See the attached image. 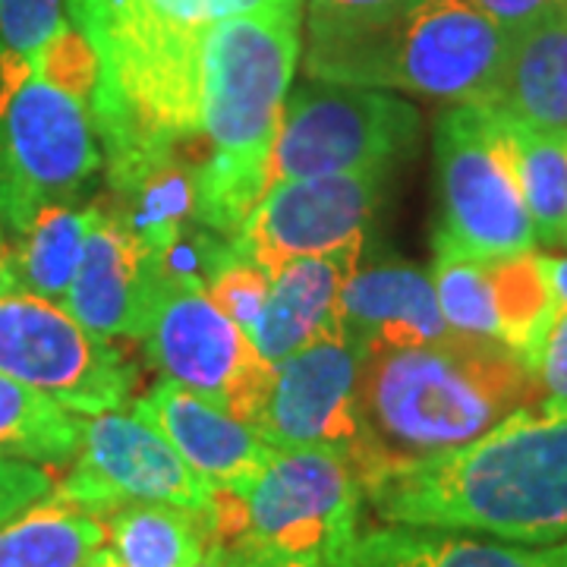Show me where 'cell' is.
<instances>
[{"mask_svg":"<svg viewBox=\"0 0 567 567\" xmlns=\"http://www.w3.org/2000/svg\"><path fill=\"white\" fill-rule=\"evenodd\" d=\"M278 10H303V0H66L99 58L92 121L111 186L186 148L193 164L208 35L224 20Z\"/></svg>","mask_w":567,"mask_h":567,"instance_id":"obj_1","label":"cell"},{"mask_svg":"<svg viewBox=\"0 0 567 567\" xmlns=\"http://www.w3.org/2000/svg\"><path fill=\"white\" fill-rule=\"evenodd\" d=\"M382 524L454 529L514 546L567 539V404L533 401L466 445L382 461L363 476Z\"/></svg>","mask_w":567,"mask_h":567,"instance_id":"obj_2","label":"cell"},{"mask_svg":"<svg viewBox=\"0 0 567 567\" xmlns=\"http://www.w3.org/2000/svg\"><path fill=\"white\" fill-rule=\"evenodd\" d=\"M300 61V10L215 25L205 48L203 155L193 221L234 240L268 193V167Z\"/></svg>","mask_w":567,"mask_h":567,"instance_id":"obj_3","label":"cell"},{"mask_svg":"<svg viewBox=\"0 0 567 567\" xmlns=\"http://www.w3.org/2000/svg\"><path fill=\"white\" fill-rule=\"evenodd\" d=\"M357 401L372 470L382 461L466 445L539 401V391L511 347L451 331L363 360Z\"/></svg>","mask_w":567,"mask_h":567,"instance_id":"obj_4","label":"cell"},{"mask_svg":"<svg viewBox=\"0 0 567 567\" xmlns=\"http://www.w3.org/2000/svg\"><path fill=\"white\" fill-rule=\"evenodd\" d=\"M511 32L476 0H416L398 17L309 35L306 76L429 102H495Z\"/></svg>","mask_w":567,"mask_h":567,"instance_id":"obj_5","label":"cell"},{"mask_svg":"<svg viewBox=\"0 0 567 567\" xmlns=\"http://www.w3.org/2000/svg\"><path fill=\"white\" fill-rule=\"evenodd\" d=\"M102 164L92 102L0 54V221L17 234L44 208L76 203Z\"/></svg>","mask_w":567,"mask_h":567,"instance_id":"obj_6","label":"cell"},{"mask_svg":"<svg viewBox=\"0 0 567 567\" xmlns=\"http://www.w3.org/2000/svg\"><path fill=\"white\" fill-rule=\"evenodd\" d=\"M435 259H498L536 249L524 193L495 114L447 104L435 121Z\"/></svg>","mask_w":567,"mask_h":567,"instance_id":"obj_7","label":"cell"},{"mask_svg":"<svg viewBox=\"0 0 567 567\" xmlns=\"http://www.w3.org/2000/svg\"><path fill=\"white\" fill-rule=\"evenodd\" d=\"M420 126V111L394 92L306 76L290 85L268 183L388 171L416 148Z\"/></svg>","mask_w":567,"mask_h":567,"instance_id":"obj_8","label":"cell"},{"mask_svg":"<svg viewBox=\"0 0 567 567\" xmlns=\"http://www.w3.org/2000/svg\"><path fill=\"white\" fill-rule=\"evenodd\" d=\"M246 533L237 548H265L338 567L363 533V476L338 447H275L265 470L237 488Z\"/></svg>","mask_w":567,"mask_h":567,"instance_id":"obj_9","label":"cell"},{"mask_svg":"<svg viewBox=\"0 0 567 567\" xmlns=\"http://www.w3.org/2000/svg\"><path fill=\"white\" fill-rule=\"evenodd\" d=\"M0 375L92 416L121 410L136 369L121 347L76 322L63 303L0 290Z\"/></svg>","mask_w":567,"mask_h":567,"instance_id":"obj_10","label":"cell"},{"mask_svg":"<svg viewBox=\"0 0 567 567\" xmlns=\"http://www.w3.org/2000/svg\"><path fill=\"white\" fill-rule=\"evenodd\" d=\"M66 466L54 495L102 520L130 505L208 511L215 495V486L133 406L80 416V447Z\"/></svg>","mask_w":567,"mask_h":567,"instance_id":"obj_11","label":"cell"},{"mask_svg":"<svg viewBox=\"0 0 567 567\" xmlns=\"http://www.w3.org/2000/svg\"><path fill=\"white\" fill-rule=\"evenodd\" d=\"M142 341L164 379L249 425L259 416L275 365L252 344L249 331L205 297L203 284H167Z\"/></svg>","mask_w":567,"mask_h":567,"instance_id":"obj_12","label":"cell"},{"mask_svg":"<svg viewBox=\"0 0 567 567\" xmlns=\"http://www.w3.org/2000/svg\"><path fill=\"white\" fill-rule=\"evenodd\" d=\"M385 177L388 171H357L275 183L230 240L234 252L265 275H278L284 265L365 240Z\"/></svg>","mask_w":567,"mask_h":567,"instance_id":"obj_13","label":"cell"},{"mask_svg":"<svg viewBox=\"0 0 567 567\" xmlns=\"http://www.w3.org/2000/svg\"><path fill=\"white\" fill-rule=\"evenodd\" d=\"M360 360L344 328L328 331L316 344L275 363L271 391L252 429L271 447H338L353 457L363 476L369 470L360 420Z\"/></svg>","mask_w":567,"mask_h":567,"instance_id":"obj_14","label":"cell"},{"mask_svg":"<svg viewBox=\"0 0 567 567\" xmlns=\"http://www.w3.org/2000/svg\"><path fill=\"white\" fill-rule=\"evenodd\" d=\"M164 287L162 259L123 224L114 205L95 203V221L63 309L107 341H142Z\"/></svg>","mask_w":567,"mask_h":567,"instance_id":"obj_15","label":"cell"},{"mask_svg":"<svg viewBox=\"0 0 567 567\" xmlns=\"http://www.w3.org/2000/svg\"><path fill=\"white\" fill-rule=\"evenodd\" d=\"M130 406L145 423L155 425L183 461L215 488H244L275 454V447L252 425L171 379L155 382L148 394Z\"/></svg>","mask_w":567,"mask_h":567,"instance_id":"obj_16","label":"cell"},{"mask_svg":"<svg viewBox=\"0 0 567 567\" xmlns=\"http://www.w3.org/2000/svg\"><path fill=\"white\" fill-rule=\"evenodd\" d=\"M341 328L360 363L451 334L432 278L410 265L357 268L341 297Z\"/></svg>","mask_w":567,"mask_h":567,"instance_id":"obj_17","label":"cell"},{"mask_svg":"<svg viewBox=\"0 0 567 567\" xmlns=\"http://www.w3.org/2000/svg\"><path fill=\"white\" fill-rule=\"evenodd\" d=\"M360 259L363 240L328 256L284 265L278 275H271L268 300L252 328V344L268 363H281L290 353L341 328V297Z\"/></svg>","mask_w":567,"mask_h":567,"instance_id":"obj_18","label":"cell"},{"mask_svg":"<svg viewBox=\"0 0 567 567\" xmlns=\"http://www.w3.org/2000/svg\"><path fill=\"white\" fill-rule=\"evenodd\" d=\"M338 567H567V546H514L454 529H363Z\"/></svg>","mask_w":567,"mask_h":567,"instance_id":"obj_19","label":"cell"},{"mask_svg":"<svg viewBox=\"0 0 567 567\" xmlns=\"http://www.w3.org/2000/svg\"><path fill=\"white\" fill-rule=\"evenodd\" d=\"M492 111L539 133L567 136V3L511 35Z\"/></svg>","mask_w":567,"mask_h":567,"instance_id":"obj_20","label":"cell"},{"mask_svg":"<svg viewBox=\"0 0 567 567\" xmlns=\"http://www.w3.org/2000/svg\"><path fill=\"white\" fill-rule=\"evenodd\" d=\"M95 221V203H61L35 215L17 240L0 252V290L63 303L76 278L85 240Z\"/></svg>","mask_w":567,"mask_h":567,"instance_id":"obj_21","label":"cell"},{"mask_svg":"<svg viewBox=\"0 0 567 567\" xmlns=\"http://www.w3.org/2000/svg\"><path fill=\"white\" fill-rule=\"evenodd\" d=\"M107 543L123 567H196L215 543L208 511L130 505L104 517Z\"/></svg>","mask_w":567,"mask_h":567,"instance_id":"obj_22","label":"cell"},{"mask_svg":"<svg viewBox=\"0 0 567 567\" xmlns=\"http://www.w3.org/2000/svg\"><path fill=\"white\" fill-rule=\"evenodd\" d=\"M104 543L102 517L51 492L0 527V567H82Z\"/></svg>","mask_w":567,"mask_h":567,"instance_id":"obj_23","label":"cell"},{"mask_svg":"<svg viewBox=\"0 0 567 567\" xmlns=\"http://www.w3.org/2000/svg\"><path fill=\"white\" fill-rule=\"evenodd\" d=\"M492 114L498 121L511 171L524 193L536 244L567 249V136L529 130L498 111Z\"/></svg>","mask_w":567,"mask_h":567,"instance_id":"obj_24","label":"cell"},{"mask_svg":"<svg viewBox=\"0 0 567 567\" xmlns=\"http://www.w3.org/2000/svg\"><path fill=\"white\" fill-rule=\"evenodd\" d=\"M80 447V416L32 388L0 375V454L66 466Z\"/></svg>","mask_w":567,"mask_h":567,"instance_id":"obj_25","label":"cell"},{"mask_svg":"<svg viewBox=\"0 0 567 567\" xmlns=\"http://www.w3.org/2000/svg\"><path fill=\"white\" fill-rule=\"evenodd\" d=\"M268 290H271V275H265L259 265L240 259L237 252L205 281V297L218 306L230 322L249 331V338L262 316Z\"/></svg>","mask_w":567,"mask_h":567,"instance_id":"obj_26","label":"cell"},{"mask_svg":"<svg viewBox=\"0 0 567 567\" xmlns=\"http://www.w3.org/2000/svg\"><path fill=\"white\" fill-rule=\"evenodd\" d=\"M63 25L66 0H0V54L32 58Z\"/></svg>","mask_w":567,"mask_h":567,"instance_id":"obj_27","label":"cell"},{"mask_svg":"<svg viewBox=\"0 0 567 567\" xmlns=\"http://www.w3.org/2000/svg\"><path fill=\"white\" fill-rule=\"evenodd\" d=\"M54 473L48 466L0 454V527L10 524L25 507L54 492Z\"/></svg>","mask_w":567,"mask_h":567,"instance_id":"obj_28","label":"cell"},{"mask_svg":"<svg viewBox=\"0 0 567 567\" xmlns=\"http://www.w3.org/2000/svg\"><path fill=\"white\" fill-rule=\"evenodd\" d=\"M529 375L536 382L539 401L567 404V306H558L543 341L529 360Z\"/></svg>","mask_w":567,"mask_h":567,"instance_id":"obj_29","label":"cell"},{"mask_svg":"<svg viewBox=\"0 0 567 567\" xmlns=\"http://www.w3.org/2000/svg\"><path fill=\"white\" fill-rule=\"evenodd\" d=\"M416 0H309V35L391 20Z\"/></svg>","mask_w":567,"mask_h":567,"instance_id":"obj_30","label":"cell"},{"mask_svg":"<svg viewBox=\"0 0 567 567\" xmlns=\"http://www.w3.org/2000/svg\"><path fill=\"white\" fill-rule=\"evenodd\" d=\"M492 20H498L511 35L527 29L536 20L548 17L551 10L565 7L567 0H476Z\"/></svg>","mask_w":567,"mask_h":567,"instance_id":"obj_31","label":"cell"},{"mask_svg":"<svg viewBox=\"0 0 567 567\" xmlns=\"http://www.w3.org/2000/svg\"><path fill=\"white\" fill-rule=\"evenodd\" d=\"M234 555H237V567H324L316 558H293L265 548H234Z\"/></svg>","mask_w":567,"mask_h":567,"instance_id":"obj_32","label":"cell"},{"mask_svg":"<svg viewBox=\"0 0 567 567\" xmlns=\"http://www.w3.org/2000/svg\"><path fill=\"white\" fill-rule=\"evenodd\" d=\"M546 275L555 303L567 306V256H546Z\"/></svg>","mask_w":567,"mask_h":567,"instance_id":"obj_33","label":"cell"},{"mask_svg":"<svg viewBox=\"0 0 567 567\" xmlns=\"http://www.w3.org/2000/svg\"><path fill=\"white\" fill-rule=\"evenodd\" d=\"M196 567H237V555H234V548L212 543V548L205 551V558Z\"/></svg>","mask_w":567,"mask_h":567,"instance_id":"obj_34","label":"cell"},{"mask_svg":"<svg viewBox=\"0 0 567 567\" xmlns=\"http://www.w3.org/2000/svg\"><path fill=\"white\" fill-rule=\"evenodd\" d=\"M82 567H123V565H121V561H117V555H114L111 548L102 546Z\"/></svg>","mask_w":567,"mask_h":567,"instance_id":"obj_35","label":"cell"},{"mask_svg":"<svg viewBox=\"0 0 567 567\" xmlns=\"http://www.w3.org/2000/svg\"><path fill=\"white\" fill-rule=\"evenodd\" d=\"M3 246L7 244H3V227H0V252H3Z\"/></svg>","mask_w":567,"mask_h":567,"instance_id":"obj_36","label":"cell"}]
</instances>
